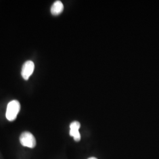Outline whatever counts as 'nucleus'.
I'll use <instances>...</instances> for the list:
<instances>
[{
  "label": "nucleus",
  "instance_id": "20e7f679",
  "mask_svg": "<svg viewBox=\"0 0 159 159\" xmlns=\"http://www.w3.org/2000/svg\"><path fill=\"white\" fill-rule=\"evenodd\" d=\"M80 126H81L80 123L79 121H77L72 122L70 125V135L74 137V140L75 142H79L81 139V135L79 132Z\"/></svg>",
  "mask_w": 159,
  "mask_h": 159
},
{
  "label": "nucleus",
  "instance_id": "423d86ee",
  "mask_svg": "<svg viewBox=\"0 0 159 159\" xmlns=\"http://www.w3.org/2000/svg\"><path fill=\"white\" fill-rule=\"evenodd\" d=\"M88 159H97L96 157H90V158H89Z\"/></svg>",
  "mask_w": 159,
  "mask_h": 159
},
{
  "label": "nucleus",
  "instance_id": "39448f33",
  "mask_svg": "<svg viewBox=\"0 0 159 159\" xmlns=\"http://www.w3.org/2000/svg\"><path fill=\"white\" fill-rule=\"evenodd\" d=\"M64 10L63 4L60 1H56L54 2L51 7V14L53 16H58Z\"/></svg>",
  "mask_w": 159,
  "mask_h": 159
},
{
  "label": "nucleus",
  "instance_id": "f03ea898",
  "mask_svg": "<svg viewBox=\"0 0 159 159\" xmlns=\"http://www.w3.org/2000/svg\"><path fill=\"white\" fill-rule=\"evenodd\" d=\"M20 141L21 145L29 148H34L36 145V140L33 134L29 131L23 133L20 137Z\"/></svg>",
  "mask_w": 159,
  "mask_h": 159
},
{
  "label": "nucleus",
  "instance_id": "7ed1b4c3",
  "mask_svg": "<svg viewBox=\"0 0 159 159\" xmlns=\"http://www.w3.org/2000/svg\"><path fill=\"white\" fill-rule=\"evenodd\" d=\"M34 64L32 61L29 60L23 64L21 70V75L25 80H28L29 77L33 74L34 71Z\"/></svg>",
  "mask_w": 159,
  "mask_h": 159
},
{
  "label": "nucleus",
  "instance_id": "f257e3e1",
  "mask_svg": "<svg viewBox=\"0 0 159 159\" xmlns=\"http://www.w3.org/2000/svg\"><path fill=\"white\" fill-rule=\"evenodd\" d=\"M21 106L18 101L12 100L7 105L6 117L8 120L12 121L16 119L17 115L20 110Z\"/></svg>",
  "mask_w": 159,
  "mask_h": 159
}]
</instances>
